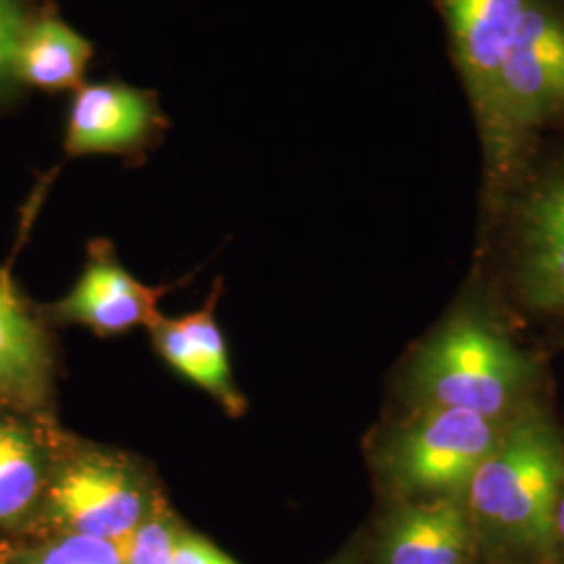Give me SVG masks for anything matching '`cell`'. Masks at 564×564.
Returning a JSON list of instances; mask_svg holds the SVG:
<instances>
[{"label": "cell", "mask_w": 564, "mask_h": 564, "mask_svg": "<svg viewBox=\"0 0 564 564\" xmlns=\"http://www.w3.org/2000/svg\"><path fill=\"white\" fill-rule=\"evenodd\" d=\"M563 479V431L535 400L506 424L464 496L485 564H552Z\"/></svg>", "instance_id": "obj_1"}, {"label": "cell", "mask_w": 564, "mask_h": 564, "mask_svg": "<svg viewBox=\"0 0 564 564\" xmlns=\"http://www.w3.org/2000/svg\"><path fill=\"white\" fill-rule=\"evenodd\" d=\"M556 128H564V0H527L500 80L496 126L481 147L489 216L500 220L544 132Z\"/></svg>", "instance_id": "obj_2"}, {"label": "cell", "mask_w": 564, "mask_h": 564, "mask_svg": "<svg viewBox=\"0 0 564 564\" xmlns=\"http://www.w3.org/2000/svg\"><path fill=\"white\" fill-rule=\"evenodd\" d=\"M540 368L479 310L449 316L405 372L412 408H452L512 419L535 402Z\"/></svg>", "instance_id": "obj_3"}, {"label": "cell", "mask_w": 564, "mask_h": 564, "mask_svg": "<svg viewBox=\"0 0 564 564\" xmlns=\"http://www.w3.org/2000/svg\"><path fill=\"white\" fill-rule=\"evenodd\" d=\"M512 419H487L452 408H412L384 445V481L398 502L464 498Z\"/></svg>", "instance_id": "obj_4"}, {"label": "cell", "mask_w": 564, "mask_h": 564, "mask_svg": "<svg viewBox=\"0 0 564 564\" xmlns=\"http://www.w3.org/2000/svg\"><path fill=\"white\" fill-rule=\"evenodd\" d=\"M506 253L512 289L533 314H564V149L535 155L506 202Z\"/></svg>", "instance_id": "obj_5"}, {"label": "cell", "mask_w": 564, "mask_h": 564, "mask_svg": "<svg viewBox=\"0 0 564 564\" xmlns=\"http://www.w3.org/2000/svg\"><path fill=\"white\" fill-rule=\"evenodd\" d=\"M435 4L485 147L496 126L500 80L527 0H435Z\"/></svg>", "instance_id": "obj_6"}, {"label": "cell", "mask_w": 564, "mask_h": 564, "mask_svg": "<svg viewBox=\"0 0 564 564\" xmlns=\"http://www.w3.org/2000/svg\"><path fill=\"white\" fill-rule=\"evenodd\" d=\"M372 564H485L464 498L395 502Z\"/></svg>", "instance_id": "obj_7"}, {"label": "cell", "mask_w": 564, "mask_h": 564, "mask_svg": "<svg viewBox=\"0 0 564 564\" xmlns=\"http://www.w3.org/2000/svg\"><path fill=\"white\" fill-rule=\"evenodd\" d=\"M163 121L155 93L121 82L82 84L67 113L65 151L69 155L128 153L151 141Z\"/></svg>", "instance_id": "obj_8"}, {"label": "cell", "mask_w": 564, "mask_h": 564, "mask_svg": "<svg viewBox=\"0 0 564 564\" xmlns=\"http://www.w3.org/2000/svg\"><path fill=\"white\" fill-rule=\"evenodd\" d=\"M51 505L74 533L126 547L142 523V496L130 477L102 460L69 466L51 489Z\"/></svg>", "instance_id": "obj_9"}, {"label": "cell", "mask_w": 564, "mask_h": 564, "mask_svg": "<svg viewBox=\"0 0 564 564\" xmlns=\"http://www.w3.org/2000/svg\"><path fill=\"white\" fill-rule=\"evenodd\" d=\"M160 291L134 281L111 262L88 265L63 312L101 333H120L142 323H160L155 302Z\"/></svg>", "instance_id": "obj_10"}, {"label": "cell", "mask_w": 564, "mask_h": 564, "mask_svg": "<svg viewBox=\"0 0 564 564\" xmlns=\"http://www.w3.org/2000/svg\"><path fill=\"white\" fill-rule=\"evenodd\" d=\"M93 55V44L80 32L41 9L21 39L18 78L21 86L51 93L78 90Z\"/></svg>", "instance_id": "obj_11"}, {"label": "cell", "mask_w": 564, "mask_h": 564, "mask_svg": "<svg viewBox=\"0 0 564 564\" xmlns=\"http://www.w3.org/2000/svg\"><path fill=\"white\" fill-rule=\"evenodd\" d=\"M48 379V351L39 324L0 272V400L34 402Z\"/></svg>", "instance_id": "obj_12"}, {"label": "cell", "mask_w": 564, "mask_h": 564, "mask_svg": "<svg viewBox=\"0 0 564 564\" xmlns=\"http://www.w3.org/2000/svg\"><path fill=\"white\" fill-rule=\"evenodd\" d=\"M41 487L39 452L13 424H0V521L21 514Z\"/></svg>", "instance_id": "obj_13"}, {"label": "cell", "mask_w": 564, "mask_h": 564, "mask_svg": "<svg viewBox=\"0 0 564 564\" xmlns=\"http://www.w3.org/2000/svg\"><path fill=\"white\" fill-rule=\"evenodd\" d=\"M155 335H158V343H160V349H162L165 360L172 364L176 370H181L182 375L188 377L191 381L209 389L212 393H218L226 402H232L235 391L230 387V381L220 377L212 368V364L205 360L199 347L186 335V330L182 328L178 321H174V323L160 321L155 324Z\"/></svg>", "instance_id": "obj_14"}, {"label": "cell", "mask_w": 564, "mask_h": 564, "mask_svg": "<svg viewBox=\"0 0 564 564\" xmlns=\"http://www.w3.org/2000/svg\"><path fill=\"white\" fill-rule=\"evenodd\" d=\"M39 11L36 0H0V102L11 101L23 88L18 78V53Z\"/></svg>", "instance_id": "obj_15"}, {"label": "cell", "mask_w": 564, "mask_h": 564, "mask_svg": "<svg viewBox=\"0 0 564 564\" xmlns=\"http://www.w3.org/2000/svg\"><path fill=\"white\" fill-rule=\"evenodd\" d=\"M123 561L126 547L107 540L72 533L59 544L44 550L36 564H123Z\"/></svg>", "instance_id": "obj_16"}, {"label": "cell", "mask_w": 564, "mask_h": 564, "mask_svg": "<svg viewBox=\"0 0 564 564\" xmlns=\"http://www.w3.org/2000/svg\"><path fill=\"white\" fill-rule=\"evenodd\" d=\"M178 535L160 517L141 523L126 545L123 564H174Z\"/></svg>", "instance_id": "obj_17"}, {"label": "cell", "mask_w": 564, "mask_h": 564, "mask_svg": "<svg viewBox=\"0 0 564 564\" xmlns=\"http://www.w3.org/2000/svg\"><path fill=\"white\" fill-rule=\"evenodd\" d=\"M174 564H237L218 547H214L199 538H178Z\"/></svg>", "instance_id": "obj_18"}, {"label": "cell", "mask_w": 564, "mask_h": 564, "mask_svg": "<svg viewBox=\"0 0 564 564\" xmlns=\"http://www.w3.org/2000/svg\"><path fill=\"white\" fill-rule=\"evenodd\" d=\"M552 564H564V479L554 512V533H552Z\"/></svg>", "instance_id": "obj_19"}, {"label": "cell", "mask_w": 564, "mask_h": 564, "mask_svg": "<svg viewBox=\"0 0 564 564\" xmlns=\"http://www.w3.org/2000/svg\"><path fill=\"white\" fill-rule=\"evenodd\" d=\"M563 341H564V335H563Z\"/></svg>", "instance_id": "obj_20"}]
</instances>
